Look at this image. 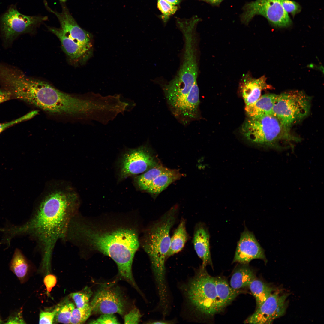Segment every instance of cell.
<instances>
[{
  "label": "cell",
  "mask_w": 324,
  "mask_h": 324,
  "mask_svg": "<svg viewBox=\"0 0 324 324\" xmlns=\"http://www.w3.org/2000/svg\"><path fill=\"white\" fill-rule=\"evenodd\" d=\"M81 250L99 252L117 264L121 277L137 286L132 267L140 242L135 227L111 221H96L76 215L71 220L66 238Z\"/></svg>",
  "instance_id": "obj_2"
},
{
  "label": "cell",
  "mask_w": 324,
  "mask_h": 324,
  "mask_svg": "<svg viewBox=\"0 0 324 324\" xmlns=\"http://www.w3.org/2000/svg\"><path fill=\"white\" fill-rule=\"evenodd\" d=\"M257 15L264 16L271 24L279 27H287L292 23L280 0H256L247 3L243 8L241 20L243 23L248 24Z\"/></svg>",
  "instance_id": "obj_8"
},
{
  "label": "cell",
  "mask_w": 324,
  "mask_h": 324,
  "mask_svg": "<svg viewBox=\"0 0 324 324\" xmlns=\"http://www.w3.org/2000/svg\"><path fill=\"white\" fill-rule=\"evenodd\" d=\"M277 95L271 93L264 94L254 103L245 106V110L248 117L255 118L272 114Z\"/></svg>",
  "instance_id": "obj_19"
},
{
  "label": "cell",
  "mask_w": 324,
  "mask_h": 324,
  "mask_svg": "<svg viewBox=\"0 0 324 324\" xmlns=\"http://www.w3.org/2000/svg\"><path fill=\"white\" fill-rule=\"evenodd\" d=\"M37 111H33L14 120L9 122L0 124V134L5 130L15 124L28 120L36 115Z\"/></svg>",
  "instance_id": "obj_31"
},
{
  "label": "cell",
  "mask_w": 324,
  "mask_h": 324,
  "mask_svg": "<svg viewBox=\"0 0 324 324\" xmlns=\"http://www.w3.org/2000/svg\"><path fill=\"white\" fill-rule=\"evenodd\" d=\"M6 84L12 97L51 113L94 120L101 111V102L96 94L74 96L45 82L28 77L19 70L9 74Z\"/></svg>",
  "instance_id": "obj_3"
},
{
  "label": "cell",
  "mask_w": 324,
  "mask_h": 324,
  "mask_svg": "<svg viewBox=\"0 0 324 324\" xmlns=\"http://www.w3.org/2000/svg\"><path fill=\"white\" fill-rule=\"evenodd\" d=\"M45 5L47 9L58 18L61 26V28L67 36L79 44L91 48V34L78 25L65 6H63L62 11L60 13L52 10L46 3Z\"/></svg>",
  "instance_id": "obj_14"
},
{
  "label": "cell",
  "mask_w": 324,
  "mask_h": 324,
  "mask_svg": "<svg viewBox=\"0 0 324 324\" xmlns=\"http://www.w3.org/2000/svg\"><path fill=\"white\" fill-rule=\"evenodd\" d=\"M93 293L91 289L87 286L78 292L72 293L70 296L74 301L77 308H80L89 303V299Z\"/></svg>",
  "instance_id": "obj_28"
},
{
  "label": "cell",
  "mask_w": 324,
  "mask_h": 324,
  "mask_svg": "<svg viewBox=\"0 0 324 324\" xmlns=\"http://www.w3.org/2000/svg\"><path fill=\"white\" fill-rule=\"evenodd\" d=\"M288 295H280L276 292L272 293L255 312L244 321L248 324H270L274 320L283 316L287 306Z\"/></svg>",
  "instance_id": "obj_12"
},
{
  "label": "cell",
  "mask_w": 324,
  "mask_h": 324,
  "mask_svg": "<svg viewBox=\"0 0 324 324\" xmlns=\"http://www.w3.org/2000/svg\"><path fill=\"white\" fill-rule=\"evenodd\" d=\"M56 282V278L53 275L49 274L45 277L44 282L48 292H50L52 288L55 286Z\"/></svg>",
  "instance_id": "obj_36"
},
{
  "label": "cell",
  "mask_w": 324,
  "mask_h": 324,
  "mask_svg": "<svg viewBox=\"0 0 324 324\" xmlns=\"http://www.w3.org/2000/svg\"><path fill=\"white\" fill-rule=\"evenodd\" d=\"M177 212V207L171 208L145 230L141 242L149 258L158 291L160 293L168 289L165 262L170 245V232Z\"/></svg>",
  "instance_id": "obj_4"
},
{
  "label": "cell",
  "mask_w": 324,
  "mask_h": 324,
  "mask_svg": "<svg viewBox=\"0 0 324 324\" xmlns=\"http://www.w3.org/2000/svg\"><path fill=\"white\" fill-rule=\"evenodd\" d=\"M190 313L197 318H209L218 314L215 277L202 266L181 288Z\"/></svg>",
  "instance_id": "obj_5"
},
{
  "label": "cell",
  "mask_w": 324,
  "mask_h": 324,
  "mask_svg": "<svg viewBox=\"0 0 324 324\" xmlns=\"http://www.w3.org/2000/svg\"><path fill=\"white\" fill-rule=\"evenodd\" d=\"M92 324H118L119 323L116 317L113 314H104L95 320L91 321Z\"/></svg>",
  "instance_id": "obj_33"
},
{
  "label": "cell",
  "mask_w": 324,
  "mask_h": 324,
  "mask_svg": "<svg viewBox=\"0 0 324 324\" xmlns=\"http://www.w3.org/2000/svg\"><path fill=\"white\" fill-rule=\"evenodd\" d=\"M142 315L139 310L136 308H134L125 315L124 323H138Z\"/></svg>",
  "instance_id": "obj_32"
},
{
  "label": "cell",
  "mask_w": 324,
  "mask_h": 324,
  "mask_svg": "<svg viewBox=\"0 0 324 324\" xmlns=\"http://www.w3.org/2000/svg\"><path fill=\"white\" fill-rule=\"evenodd\" d=\"M80 205L78 195L71 187L54 184L38 200L28 220L22 225L2 229L4 238L10 242L16 236L28 235L41 250L43 262L48 265L57 242L65 240L70 224L79 213Z\"/></svg>",
  "instance_id": "obj_1"
},
{
  "label": "cell",
  "mask_w": 324,
  "mask_h": 324,
  "mask_svg": "<svg viewBox=\"0 0 324 324\" xmlns=\"http://www.w3.org/2000/svg\"><path fill=\"white\" fill-rule=\"evenodd\" d=\"M173 321L165 320H153L151 321L149 323L151 324H170L173 323Z\"/></svg>",
  "instance_id": "obj_39"
},
{
  "label": "cell",
  "mask_w": 324,
  "mask_h": 324,
  "mask_svg": "<svg viewBox=\"0 0 324 324\" xmlns=\"http://www.w3.org/2000/svg\"><path fill=\"white\" fill-rule=\"evenodd\" d=\"M310 98L302 91L294 90L277 94L273 113L287 128L290 127L308 114Z\"/></svg>",
  "instance_id": "obj_7"
},
{
  "label": "cell",
  "mask_w": 324,
  "mask_h": 324,
  "mask_svg": "<svg viewBox=\"0 0 324 324\" xmlns=\"http://www.w3.org/2000/svg\"><path fill=\"white\" fill-rule=\"evenodd\" d=\"M10 267L20 282H24L28 274L29 265L21 251L18 248H16L14 251Z\"/></svg>",
  "instance_id": "obj_23"
},
{
  "label": "cell",
  "mask_w": 324,
  "mask_h": 324,
  "mask_svg": "<svg viewBox=\"0 0 324 324\" xmlns=\"http://www.w3.org/2000/svg\"><path fill=\"white\" fill-rule=\"evenodd\" d=\"M55 315L54 310L52 312L42 311L39 316L40 324H52Z\"/></svg>",
  "instance_id": "obj_34"
},
{
  "label": "cell",
  "mask_w": 324,
  "mask_h": 324,
  "mask_svg": "<svg viewBox=\"0 0 324 324\" xmlns=\"http://www.w3.org/2000/svg\"><path fill=\"white\" fill-rule=\"evenodd\" d=\"M248 287L255 298L257 308L267 299L274 290L272 287L256 278L251 281Z\"/></svg>",
  "instance_id": "obj_24"
},
{
  "label": "cell",
  "mask_w": 324,
  "mask_h": 324,
  "mask_svg": "<svg viewBox=\"0 0 324 324\" xmlns=\"http://www.w3.org/2000/svg\"><path fill=\"white\" fill-rule=\"evenodd\" d=\"M12 97L10 92L5 89L0 90V104L10 99Z\"/></svg>",
  "instance_id": "obj_37"
},
{
  "label": "cell",
  "mask_w": 324,
  "mask_h": 324,
  "mask_svg": "<svg viewBox=\"0 0 324 324\" xmlns=\"http://www.w3.org/2000/svg\"><path fill=\"white\" fill-rule=\"evenodd\" d=\"M92 313L91 308L89 303L82 307L74 308L70 318V323H84L89 317Z\"/></svg>",
  "instance_id": "obj_27"
},
{
  "label": "cell",
  "mask_w": 324,
  "mask_h": 324,
  "mask_svg": "<svg viewBox=\"0 0 324 324\" xmlns=\"http://www.w3.org/2000/svg\"><path fill=\"white\" fill-rule=\"evenodd\" d=\"M60 0L62 2H64L66 1V0Z\"/></svg>",
  "instance_id": "obj_42"
},
{
  "label": "cell",
  "mask_w": 324,
  "mask_h": 324,
  "mask_svg": "<svg viewBox=\"0 0 324 324\" xmlns=\"http://www.w3.org/2000/svg\"><path fill=\"white\" fill-rule=\"evenodd\" d=\"M74 308V304L68 298L63 300L57 304L54 310L55 312L54 322L70 323V318Z\"/></svg>",
  "instance_id": "obj_26"
},
{
  "label": "cell",
  "mask_w": 324,
  "mask_h": 324,
  "mask_svg": "<svg viewBox=\"0 0 324 324\" xmlns=\"http://www.w3.org/2000/svg\"><path fill=\"white\" fill-rule=\"evenodd\" d=\"M243 136L255 144L281 150L283 142H298L300 139L291 134L273 114L257 117H248L241 128Z\"/></svg>",
  "instance_id": "obj_6"
},
{
  "label": "cell",
  "mask_w": 324,
  "mask_h": 324,
  "mask_svg": "<svg viewBox=\"0 0 324 324\" xmlns=\"http://www.w3.org/2000/svg\"><path fill=\"white\" fill-rule=\"evenodd\" d=\"M23 319L21 312L14 313L11 315L8 318L5 323L21 324L26 323Z\"/></svg>",
  "instance_id": "obj_35"
},
{
  "label": "cell",
  "mask_w": 324,
  "mask_h": 324,
  "mask_svg": "<svg viewBox=\"0 0 324 324\" xmlns=\"http://www.w3.org/2000/svg\"><path fill=\"white\" fill-rule=\"evenodd\" d=\"M182 175L177 170L167 168L156 177L147 191L153 194H159Z\"/></svg>",
  "instance_id": "obj_20"
},
{
  "label": "cell",
  "mask_w": 324,
  "mask_h": 324,
  "mask_svg": "<svg viewBox=\"0 0 324 324\" xmlns=\"http://www.w3.org/2000/svg\"><path fill=\"white\" fill-rule=\"evenodd\" d=\"M167 169L162 166L151 168L135 178V184L140 190L147 191L156 177Z\"/></svg>",
  "instance_id": "obj_25"
},
{
  "label": "cell",
  "mask_w": 324,
  "mask_h": 324,
  "mask_svg": "<svg viewBox=\"0 0 324 324\" xmlns=\"http://www.w3.org/2000/svg\"><path fill=\"white\" fill-rule=\"evenodd\" d=\"M95 314L118 313L123 315L126 302L120 289L113 283L102 284L95 292L90 304Z\"/></svg>",
  "instance_id": "obj_10"
},
{
  "label": "cell",
  "mask_w": 324,
  "mask_h": 324,
  "mask_svg": "<svg viewBox=\"0 0 324 324\" xmlns=\"http://www.w3.org/2000/svg\"><path fill=\"white\" fill-rule=\"evenodd\" d=\"M158 7L162 13L161 19L166 23L170 17L177 11L178 7L169 3L165 0H158Z\"/></svg>",
  "instance_id": "obj_29"
},
{
  "label": "cell",
  "mask_w": 324,
  "mask_h": 324,
  "mask_svg": "<svg viewBox=\"0 0 324 324\" xmlns=\"http://www.w3.org/2000/svg\"><path fill=\"white\" fill-rule=\"evenodd\" d=\"M272 86L266 82L264 76L255 79L249 74H246L242 77L240 84V89L244 100L245 106L256 101L261 96L262 92L271 89Z\"/></svg>",
  "instance_id": "obj_15"
},
{
  "label": "cell",
  "mask_w": 324,
  "mask_h": 324,
  "mask_svg": "<svg viewBox=\"0 0 324 324\" xmlns=\"http://www.w3.org/2000/svg\"><path fill=\"white\" fill-rule=\"evenodd\" d=\"M47 19V17L30 16L20 13L11 6L0 18V26L5 41L11 42L19 35L31 31L36 26Z\"/></svg>",
  "instance_id": "obj_9"
},
{
  "label": "cell",
  "mask_w": 324,
  "mask_h": 324,
  "mask_svg": "<svg viewBox=\"0 0 324 324\" xmlns=\"http://www.w3.org/2000/svg\"><path fill=\"white\" fill-rule=\"evenodd\" d=\"M210 235L203 223H198L194 231L193 242L195 250L202 261V267L210 265L213 268L210 249Z\"/></svg>",
  "instance_id": "obj_17"
},
{
  "label": "cell",
  "mask_w": 324,
  "mask_h": 324,
  "mask_svg": "<svg viewBox=\"0 0 324 324\" xmlns=\"http://www.w3.org/2000/svg\"><path fill=\"white\" fill-rule=\"evenodd\" d=\"M156 165L155 160L146 146L128 149L120 161L119 178L123 179L143 173Z\"/></svg>",
  "instance_id": "obj_11"
},
{
  "label": "cell",
  "mask_w": 324,
  "mask_h": 324,
  "mask_svg": "<svg viewBox=\"0 0 324 324\" xmlns=\"http://www.w3.org/2000/svg\"><path fill=\"white\" fill-rule=\"evenodd\" d=\"M255 278L254 272L248 264H241L234 272L230 280V286L233 289L242 290L248 287L251 281Z\"/></svg>",
  "instance_id": "obj_21"
},
{
  "label": "cell",
  "mask_w": 324,
  "mask_h": 324,
  "mask_svg": "<svg viewBox=\"0 0 324 324\" xmlns=\"http://www.w3.org/2000/svg\"><path fill=\"white\" fill-rule=\"evenodd\" d=\"M215 286L217 294L219 313L239 294L244 292L242 290L232 289L225 278L221 276L215 277Z\"/></svg>",
  "instance_id": "obj_18"
},
{
  "label": "cell",
  "mask_w": 324,
  "mask_h": 324,
  "mask_svg": "<svg viewBox=\"0 0 324 324\" xmlns=\"http://www.w3.org/2000/svg\"><path fill=\"white\" fill-rule=\"evenodd\" d=\"M281 5L285 11L293 16L299 13L301 7L299 4L291 0H280Z\"/></svg>",
  "instance_id": "obj_30"
},
{
  "label": "cell",
  "mask_w": 324,
  "mask_h": 324,
  "mask_svg": "<svg viewBox=\"0 0 324 324\" xmlns=\"http://www.w3.org/2000/svg\"><path fill=\"white\" fill-rule=\"evenodd\" d=\"M260 259L266 261L265 250L253 233L245 227L240 235L232 263L248 264L252 260Z\"/></svg>",
  "instance_id": "obj_13"
},
{
  "label": "cell",
  "mask_w": 324,
  "mask_h": 324,
  "mask_svg": "<svg viewBox=\"0 0 324 324\" xmlns=\"http://www.w3.org/2000/svg\"><path fill=\"white\" fill-rule=\"evenodd\" d=\"M169 3L173 5H179L182 0H165Z\"/></svg>",
  "instance_id": "obj_40"
},
{
  "label": "cell",
  "mask_w": 324,
  "mask_h": 324,
  "mask_svg": "<svg viewBox=\"0 0 324 324\" xmlns=\"http://www.w3.org/2000/svg\"><path fill=\"white\" fill-rule=\"evenodd\" d=\"M49 29L59 39L63 50L70 60L76 63L83 62L86 60L91 48L76 43L67 36L61 28L49 27Z\"/></svg>",
  "instance_id": "obj_16"
},
{
  "label": "cell",
  "mask_w": 324,
  "mask_h": 324,
  "mask_svg": "<svg viewBox=\"0 0 324 324\" xmlns=\"http://www.w3.org/2000/svg\"><path fill=\"white\" fill-rule=\"evenodd\" d=\"M3 323V321L1 319V317H0V324H2Z\"/></svg>",
  "instance_id": "obj_41"
},
{
  "label": "cell",
  "mask_w": 324,
  "mask_h": 324,
  "mask_svg": "<svg viewBox=\"0 0 324 324\" xmlns=\"http://www.w3.org/2000/svg\"><path fill=\"white\" fill-rule=\"evenodd\" d=\"M204 2L213 6L219 5L223 0H199Z\"/></svg>",
  "instance_id": "obj_38"
},
{
  "label": "cell",
  "mask_w": 324,
  "mask_h": 324,
  "mask_svg": "<svg viewBox=\"0 0 324 324\" xmlns=\"http://www.w3.org/2000/svg\"><path fill=\"white\" fill-rule=\"evenodd\" d=\"M188 238L186 229V221L184 219H182L171 238L167 259L181 251L184 248Z\"/></svg>",
  "instance_id": "obj_22"
}]
</instances>
